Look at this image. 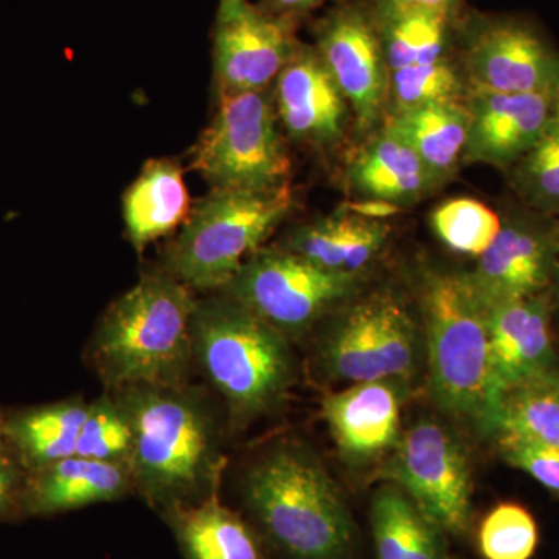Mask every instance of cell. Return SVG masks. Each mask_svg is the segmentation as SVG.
Listing matches in <instances>:
<instances>
[{
  "mask_svg": "<svg viewBox=\"0 0 559 559\" xmlns=\"http://www.w3.org/2000/svg\"><path fill=\"white\" fill-rule=\"evenodd\" d=\"M418 307L430 395L448 417L492 440L503 390L492 367L487 305L468 272L423 271Z\"/></svg>",
  "mask_w": 559,
  "mask_h": 559,
  "instance_id": "cell-3",
  "label": "cell"
},
{
  "mask_svg": "<svg viewBox=\"0 0 559 559\" xmlns=\"http://www.w3.org/2000/svg\"><path fill=\"white\" fill-rule=\"evenodd\" d=\"M549 296L554 319L559 322V221L554 238V257H551V278Z\"/></svg>",
  "mask_w": 559,
  "mask_h": 559,
  "instance_id": "cell-38",
  "label": "cell"
},
{
  "mask_svg": "<svg viewBox=\"0 0 559 559\" xmlns=\"http://www.w3.org/2000/svg\"><path fill=\"white\" fill-rule=\"evenodd\" d=\"M134 495L128 463L102 462L72 455L36 471L27 481L24 514L55 516Z\"/></svg>",
  "mask_w": 559,
  "mask_h": 559,
  "instance_id": "cell-19",
  "label": "cell"
},
{
  "mask_svg": "<svg viewBox=\"0 0 559 559\" xmlns=\"http://www.w3.org/2000/svg\"><path fill=\"white\" fill-rule=\"evenodd\" d=\"M134 450V429L130 415L116 393L106 390L91 401L81 428L75 455L110 463H128Z\"/></svg>",
  "mask_w": 559,
  "mask_h": 559,
  "instance_id": "cell-32",
  "label": "cell"
},
{
  "mask_svg": "<svg viewBox=\"0 0 559 559\" xmlns=\"http://www.w3.org/2000/svg\"><path fill=\"white\" fill-rule=\"evenodd\" d=\"M455 57L468 90L559 94L557 44L521 14H460Z\"/></svg>",
  "mask_w": 559,
  "mask_h": 559,
  "instance_id": "cell-10",
  "label": "cell"
},
{
  "mask_svg": "<svg viewBox=\"0 0 559 559\" xmlns=\"http://www.w3.org/2000/svg\"><path fill=\"white\" fill-rule=\"evenodd\" d=\"M193 290L168 272L142 275L102 316L86 360L106 390L187 384L194 367Z\"/></svg>",
  "mask_w": 559,
  "mask_h": 559,
  "instance_id": "cell-4",
  "label": "cell"
},
{
  "mask_svg": "<svg viewBox=\"0 0 559 559\" xmlns=\"http://www.w3.org/2000/svg\"><path fill=\"white\" fill-rule=\"evenodd\" d=\"M384 127L409 143L437 189L459 170L468 139L465 103H440L390 114Z\"/></svg>",
  "mask_w": 559,
  "mask_h": 559,
  "instance_id": "cell-24",
  "label": "cell"
},
{
  "mask_svg": "<svg viewBox=\"0 0 559 559\" xmlns=\"http://www.w3.org/2000/svg\"><path fill=\"white\" fill-rule=\"evenodd\" d=\"M430 226L448 249L479 259L498 237L502 216L473 198H455L433 210Z\"/></svg>",
  "mask_w": 559,
  "mask_h": 559,
  "instance_id": "cell-31",
  "label": "cell"
},
{
  "mask_svg": "<svg viewBox=\"0 0 559 559\" xmlns=\"http://www.w3.org/2000/svg\"><path fill=\"white\" fill-rule=\"evenodd\" d=\"M359 282L290 250H257L219 293L294 341L355 297Z\"/></svg>",
  "mask_w": 559,
  "mask_h": 559,
  "instance_id": "cell-9",
  "label": "cell"
},
{
  "mask_svg": "<svg viewBox=\"0 0 559 559\" xmlns=\"http://www.w3.org/2000/svg\"><path fill=\"white\" fill-rule=\"evenodd\" d=\"M316 50L347 100L356 128L374 131L385 119L389 68L369 2H342L316 25Z\"/></svg>",
  "mask_w": 559,
  "mask_h": 559,
  "instance_id": "cell-12",
  "label": "cell"
},
{
  "mask_svg": "<svg viewBox=\"0 0 559 559\" xmlns=\"http://www.w3.org/2000/svg\"><path fill=\"white\" fill-rule=\"evenodd\" d=\"M296 24L249 0H221L213 35L219 95L270 91L300 46Z\"/></svg>",
  "mask_w": 559,
  "mask_h": 559,
  "instance_id": "cell-13",
  "label": "cell"
},
{
  "mask_svg": "<svg viewBox=\"0 0 559 559\" xmlns=\"http://www.w3.org/2000/svg\"><path fill=\"white\" fill-rule=\"evenodd\" d=\"M466 95L468 84L454 58L389 72V116L421 106L463 103Z\"/></svg>",
  "mask_w": 559,
  "mask_h": 559,
  "instance_id": "cell-29",
  "label": "cell"
},
{
  "mask_svg": "<svg viewBox=\"0 0 559 559\" xmlns=\"http://www.w3.org/2000/svg\"><path fill=\"white\" fill-rule=\"evenodd\" d=\"M409 308L380 289L342 305L316 347L320 373L342 384L409 381L425 342Z\"/></svg>",
  "mask_w": 559,
  "mask_h": 559,
  "instance_id": "cell-7",
  "label": "cell"
},
{
  "mask_svg": "<svg viewBox=\"0 0 559 559\" xmlns=\"http://www.w3.org/2000/svg\"><path fill=\"white\" fill-rule=\"evenodd\" d=\"M499 430L521 433L559 451V369L503 392L496 433Z\"/></svg>",
  "mask_w": 559,
  "mask_h": 559,
  "instance_id": "cell-28",
  "label": "cell"
},
{
  "mask_svg": "<svg viewBox=\"0 0 559 559\" xmlns=\"http://www.w3.org/2000/svg\"><path fill=\"white\" fill-rule=\"evenodd\" d=\"M130 415L132 488L157 514L218 495L226 457L223 425L197 385H131L110 390Z\"/></svg>",
  "mask_w": 559,
  "mask_h": 559,
  "instance_id": "cell-1",
  "label": "cell"
},
{
  "mask_svg": "<svg viewBox=\"0 0 559 559\" xmlns=\"http://www.w3.org/2000/svg\"><path fill=\"white\" fill-rule=\"evenodd\" d=\"M191 212L190 194L178 162H146L123 197V219L131 245L139 252L180 229Z\"/></svg>",
  "mask_w": 559,
  "mask_h": 559,
  "instance_id": "cell-23",
  "label": "cell"
},
{
  "mask_svg": "<svg viewBox=\"0 0 559 559\" xmlns=\"http://www.w3.org/2000/svg\"><path fill=\"white\" fill-rule=\"evenodd\" d=\"M507 173L525 207L559 219V121L555 117L535 146Z\"/></svg>",
  "mask_w": 559,
  "mask_h": 559,
  "instance_id": "cell-30",
  "label": "cell"
},
{
  "mask_svg": "<svg viewBox=\"0 0 559 559\" xmlns=\"http://www.w3.org/2000/svg\"><path fill=\"white\" fill-rule=\"evenodd\" d=\"M294 207L290 186L213 189L191 207L165 255V272L191 290H221Z\"/></svg>",
  "mask_w": 559,
  "mask_h": 559,
  "instance_id": "cell-6",
  "label": "cell"
},
{
  "mask_svg": "<svg viewBox=\"0 0 559 559\" xmlns=\"http://www.w3.org/2000/svg\"><path fill=\"white\" fill-rule=\"evenodd\" d=\"M323 2H326V0H264L263 9L278 14V16L299 21L301 14L314 10L316 7L322 5Z\"/></svg>",
  "mask_w": 559,
  "mask_h": 559,
  "instance_id": "cell-37",
  "label": "cell"
},
{
  "mask_svg": "<svg viewBox=\"0 0 559 559\" xmlns=\"http://www.w3.org/2000/svg\"><path fill=\"white\" fill-rule=\"evenodd\" d=\"M275 112L294 142L330 148L344 139L352 110L314 46L297 47L274 83Z\"/></svg>",
  "mask_w": 559,
  "mask_h": 559,
  "instance_id": "cell-16",
  "label": "cell"
},
{
  "mask_svg": "<svg viewBox=\"0 0 559 559\" xmlns=\"http://www.w3.org/2000/svg\"><path fill=\"white\" fill-rule=\"evenodd\" d=\"M406 381L356 382L322 401V415L349 465L364 466L389 457L401 432Z\"/></svg>",
  "mask_w": 559,
  "mask_h": 559,
  "instance_id": "cell-17",
  "label": "cell"
},
{
  "mask_svg": "<svg viewBox=\"0 0 559 559\" xmlns=\"http://www.w3.org/2000/svg\"><path fill=\"white\" fill-rule=\"evenodd\" d=\"M373 11H421L440 16L459 17L462 0H369Z\"/></svg>",
  "mask_w": 559,
  "mask_h": 559,
  "instance_id": "cell-36",
  "label": "cell"
},
{
  "mask_svg": "<svg viewBox=\"0 0 559 559\" xmlns=\"http://www.w3.org/2000/svg\"><path fill=\"white\" fill-rule=\"evenodd\" d=\"M373 16L389 72L454 58L460 16L421 11H373Z\"/></svg>",
  "mask_w": 559,
  "mask_h": 559,
  "instance_id": "cell-27",
  "label": "cell"
},
{
  "mask_svg": "<svg viewBox=\"0 0 559 559\" xmlns=\"http://www.w3.org/2000/svg\"><path fill=\"white\" fill-rule=\"evenodd\" d=\"M370 524L377 559H448L447 533L395 484L374 491Z\"/></svg>",
  "mask_w": 559,
  "mask_h": 559,
  "instance_id": "cell-26",
  "label": "cell"
},
{
  "mask_svg": "<svg viewBox=\"0 0 559 559\" xmlns=\"http://www.w3.org/2000/svg\"><path fill=\"white\" fill-rule=\"evenodd\" d=\"M87 409L90 403L75 396L17 412L0 429L22 465L36 473L75 455Z\"/></svg>",
  "mask_w": 559,
  "mask_h": 559,
  "instance_id": "cell-25",
  "label": "cell"
},
{
  "mask_svg": "<svg viewBox=\"0 0 559 559\" xmlns=\"http://www.w3.org/2000/svg\"><path fill=\"white\" fill-rule=\"evenodd\" d=\"M191 167L213 189L288 186L290 159L270 91L219 95L212 123L191 151Z\"/></svg>",
  "mask_w": 559,
  "mask_h": 559,
  "instance_id": "cell-8",
  "label": "cell"
},
{
  "mask_svg": "<svg viewBox=\"0 0 559 559\" xmlns=\"http://www.w3.org/2000/svg\"><path fill=\"white\" fill-rule=\"evenodd\" d=\"M14 455L16 452L0 429V521L13 520L24 514L27 481L21 476Z\"/></svg>",
  "mask_w": 559,
  "mask_h": 559,
  "instance_id": "cell-35",
  "label": "cell"
},
{
  "mask_svg": "<svg viewBox=\"0 0 559 559\" xmlns=\"http://www.w3.org/2000/svg\"><path fill=\"white\" fill-rule=\"evenodd\" d=\"M538 544L535 518L516 502L498 503L477 528V547L484 559H532Z\"/></svg>",
  "mask_w": 559,
  "mask_h": 559,
  "instance_id": "cell-33",
  "label": "cell"
},
{
  "mask_svg": "<svg viewBox=\"0 0 559 559\" xmlns=\"http://www.w3.org/2000/svg\"><path fill=\"white\" fill-rule=\"evenodd\" d=\"M558 221L530 209L502 216L498 237L468 272L487 307L549 293Z\"/></svg>",
  "mask_w": 559,
  "mask_h": 559,
  "instance_id": "cell-14",
  "label": "cell"
},
{
  "mask_svg": "<svg viewBox=\"0 0 559 559\" xmlns=\"http://www.w3.org/2000/svg\"><path fill=\"white\" fill-rule=\"evenodd\" d=\"M392 234L384 219L340 209L290 234L286 250L323 270L359 277L381 255Z\"/></svg>",
  "mask_w": 559,
  "mask_h": 559,
  "instance_id": "cell-20",
  "label": "cell"
},
{
  "mask_svg": "<svg viewBox=\"0 0 559 559\" xmlns=\"http://www.w3.org/2000/svg\"><path fill=\"white\" fill-rule=\"evenodd\" d=\"M194 367L223 396L231 432L282 406L296 380L290 341L229 297L198 300Z\"/></svg>",
  "mask_w": 559,
  "mask_h": 559,
  "instance_id": "cell-5",
  "label": "cell"
},
{
  "mask_svg": "<svg viewBox=\"0 0 559 559\" xmlns=\"http://www.w3.org/2000/svg\"><path fill=\"white\" fill-rule=\"evenodd\" d=\"M500 457L524 471L559 499V451L521 433L499 430L495 439Z\"/></svg>",
  "mask_w": 559,
  "mask_h": 559,
  "instance_id": "cell-34",
  "label": "cell"
},
{
  "mask_svg": "<svg viewBox=\"0 0 559 559\" xmlns=\"http://www.w3.org/2000/svg\"><path fill=\"white\" fill-rule=\"evenodd\" d=\"M347 179L359 201L388 202L396 207L425 200L437 189L409 143L385 127L356 154Z\"/></svg>",
  "mask_w": 559,
  "mask_h": 559,
  "instance_id": "cell-22",
  "label": "cell"
},
{
  "mask_svg": "<svg viewBox=\"0 0 559 559\" xmlns=\"http://www.w3.org/2000/svg\"><path fill=\"white\" fill-rule=\"evenodd\" d=\"M248 520L283 559H352L356 528L344 495L319 455L283 440L241 477Z\"/></svg>",
  "mask_w": 559,
  "mask_h": 559,
  "instance_id": "cell-2",
  "label": "cell"
},
{
  "mask_svg": "<svg viewBox=\"0 0 559 559\" xmlns=\"http://www.w3.org/2000/svg\"><path fill=\"white\" fill-rule=\"evenodd\" d=\"M381 477L403 489L447 535H468L473 476L457 433L436 418H419L401 432Z\"/></svg>",
  "mask_w": 559,
  "mask_h": 559,
  "instance_id": "cell-11",
  "label": "cell"
},
{
  "mask_svg": "<svg viewBox=\"0 0 559 559\" xmlns=\"http://www.w3.org/2000/svg\"><path fill=\"white\" fill-rule=\"evenodd\" d=\"M183 559H272L270 547L240 513L210 496L160 514Z\"/></svg>",
  "mask_w": 559,
  "mask_h": 559,
  "instance_id": "cell-21",
  "label": "cell"
},
{
  "mask_svg": "<svg viewBox=\"0 0 559 559\" xmlns=\"http://www.w3.org/2000/svg\"><path fill=\"white\" fill-rule=\"evenodd\" d=\"M549 293L487 307L492 367L503 392L559 369Z\"/></svg>",
  "mask_w": 559,
  "mask_h": 559,
  "instance_id": "cell-18",
  "label": "cell"
},
{
  "mask_svg": "<svg viewBox=\"0 0 559 559\" xmlns=\"http://www.w3.org/2000/svg\"><path fill=\"white\" fill-rule=\"evenodd\" d=\"M555 119L559 121V94L555 97Z\"/></svg>",
  "mask_w": 559,
  "mask_h": 559,
  "instance_id": "cell-39",
  "label": "cell"
},
{
  "mask_svg": "<svg viewBox=\"0 0 559 559\" xmlns=\"http://www.w3.org/2000/svg\"><path fill=\"white\" fill-rule=\"evenodd\" d=\"M468 139L463 164L509 171L535 146L555 117V97L468 90Z\"/></svg>",
  "mask_w": 559,
  "mask_h": 559,
  "instance_id": "cell-15",
  "label": "cell"
}]
</instances>
